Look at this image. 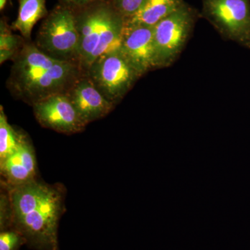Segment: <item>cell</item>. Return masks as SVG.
Returning <instances> with one entry per match:
<instances>
[{"instance_id": "cell-9", "label": "cell", "mask_w": 250, "mask_h": 250, "mask_svg": "<svg viewBox=\"0 0 250 250\" xmlns=\"http://www.w3.org/2000/svg\"><path fill=\"white\" fill-rule=\"evenodd\" d=\"M120 49L143 76L157 68L153 27L125 22Z\"/></svg>"}, {"instance_id": "cell-16", "label": "cell", "mask_w": 250, "mask_h": 250, "mask_svg": "<svg viewBox=\"0 0 250 250\" xmlns=\"http://www.w3.org/2000/svg\"><path fill=\"white\" fill-rule=\"evenodd\" d=\"M147 0H111L115 9L127 19L134 16Z\"/></svg>"}, {"instance_id": "cell-13", "label": "cell", "mask_w": 250, "mask_h": 250, "mask_svg": "<svg viewBox=\"0 0 250 250\" xmlns=\"http://www.w3.org/2000/svg\"><path fill=\"white\" fill-rule=\"evenodd\" d=\"M47 16L45 0H19L18 17L13 28L19 31L24 39L30 40L36 23Z\"/></svg>"}, {"instance_id": "cell-12", "label": "cell", "mask_w": 250, "mask_h": 250, "mask_svg": "<svg viewBox=\"0 0 250 250\" xmlns=\"http://www.w3.org/2000/svg\"><path fill=\"white\" fill-rule=\"evenodd\" d=\"M184 1V0H147L134 16L125 20V22L154 27L174 12Z\"/></svg>"}, {"instance_id": "cell-5", "label": "cell", "mask_w": 250, "mask_h": 250, "mask_svg": "<svg viewBox=\"0 0 250 250\" xmlns=\"http://www.w3.org/2000/svg\"><path fill=\"white\" fill-rule=\"evenodd\" d=\"M200 13L187 2L156 24L154 29L156 66H170L178 59L191 35Z\"/></svg>"}, {"instance_id": "cell-18", "label": "cell", "mask_w": 250, "mask_h": 250, "mask_svg": "<svg viewBox=\"0 0 250 250\" xmlns=\"http://www.w3.org/2000/svg\"><path fill=\"white\" fill-rule=\"evenodd\" d=\"M60 4L67 6L72 10L80 9L88 5L98 2V1H107L111 0H59Z\"/></svg>"}, {"instance_id": "cell-14", "label": "cell", "mask_w": 250, "mask_h": 250, "mask_svg": "<svg viewBox=\"0 0 250 250\" xmlns=\"http://www.w3.org/2000/svg\"><path fill=\"white\" fill-rule=\"evenodd\" d=\"M22 133L9 124L2 106L0 107V162L14 152L21 142Z\"/></svg>"}, {"instance_id": "cell-4", "label": "cell", "mask_w": 250, "mask_h": 250, "mask_svg": "<svg viewBox=\"0 0 250 250\" xmlns=\"http://www.w3.org/2000/svg\"><path fill=\"white\" fill-rule=\"evenodd\" d=\"M36 45L52 58L79 64L80 37L73 10L56 6L41 24Z\"/></svg>"}, {"instance_id": "cell-3", "label": "cell", "mask_w": 250, "mask_h": 250, "mask_svg": "<svg viewBox=\"0 0 250 250\" xmlns=\"http://www.w3.org/2000/svg\"><path fill=\"white\" fill-rule=\"evenodd\" d=\"M80 37L79 64L83 71L105 54L120 49L125 19L111 1L73 10Z\"/></svg>"}, {"instance_id": "cell-8", "label": "cell", "mask_w": 250, "mask_h": 250, "mask_svg": "<svg viewBox=\"0 0 250 250\" xmlns=\"http://www.w3.org/2000/svg\"><path fill=\"white\" fill-rule=\"evenodd\" d=\"M41 126L65 134L82 132L86 125L74 107L66 94H58L32 105Z\"/></svg>"}, {"instance_id": "cell-7", "label": "cell", "mask_w": 250, "mask_h": 250, "mask_svg": "<svg viewBox=\"0 0 250 250\" xmlns=\"http://www.w3.org/2000/svg\"><path fill=\"white\" fill-rule=\"evenodd\" d=\"M200 16L227 41L250 49V0H201Z\"/></svg>"}, {"instance_id": "cell-19", "label": "cell", "mask_w": 250, "mask_h": 250, "mask_svg": "<svg viewBox=\"0 0 250 250\" xmlns=\"http://www.w3.org/2000/svg\"><path fill=\"white\" fill-rule=\"evenodd\" d=\"M16 53L17 52H14V51L0 50V62L2 64L3 62L9 60V59H14Z\"/></svg>"}, {"instance_id": "cell-11", "label": "cell", "mask_w": 250, "mask_h": 250, "mask_svg": "<svg viewBox=\"0 0 250 250\" xmlns=\"http://www.w3.org/2000/svg\"><path fill=\"white\" fill-rule=\"evenodd\" d=\"M0 169L6 188L19 187L36 180L35 152L25 135L23 134L14 152L0 162Z\"/></svg>"}, {"instance_id": "cell-20", "label": "cell", "mask_w": 250, "mask_h": 250, "mask_svg": "<svg viewBox=\"0 0 250 250\" xmlns=\"http://www.w3.org/2000/svg\"><path fill=\"white\" fill-rule=\"evenodd\" d=\"M6 4V0H0V9H1V11L4 9Z\"/></svg>"}, {"instance_id": "cell-6", "label": "cell", "mask_w": 250, "mask_h": 250, "mask_svg": "<svg viewBox=\"0 0 250 250\" xmlns=\"http://www.w3.org/2000/svg\"><path fill=\"white\" fill-rule=\"evenodd\" d=\"M86 75L108 101L116 105L143 77L121 49L100 57Z\"/></svg>"}, {"instance_id": "cell-2", "label": "cell", "mask_w": 250, "mask_h": 250, "mask_svg": "<svg viewBox=\"0 0 250 250\" xmlns=\"http://www.w3.org/2000/svg\"><path fill=\"white\" fill-rule=\"evenodd\" d=\"M12 60L8 88L16 98L31 106L52 95L66 93L85 74L76 62L52 58L29 41Z\"/></svg>"}, {"instance_id": "cell-1", "label": "cell", "mask_w": 250, "mask_h": 250, "mask_svg": "<svg viewBox=\"0 0 250 250\" xmlns=\"http://www.w3.org/2000/svg\"><path fill=\"white\" fill-rule=\"evenodd\" d=\"M15 230L40 250H58L57 229L65 210L63 189L33 181L7 188Z\"/></svg>"}, {"instance_id": "cell-10", "label": "cell", "mask_w": 250, "mask_h": 250, "mask_svg": "<svg viewBox=\"0 0 250 250\" xmlns=\"http://www.w3.org/2000/svg\"><path fill=\"white\" fill-rule=\"evenodd\" d=\"M65 94L86 125L107 116L115 106L99 91L86 74L80 77Z\"/></svg>"}, {"instance_id": "cell-17", "label": "cell", "mask_w": 250, "mask_h": 250, "mask_svg": "<svg viewBox=\"0 0 250 250\" xmlns=\"http://www.w3.org/2000/svg\"><path fill=\"white\" fill-rule=\"evenodd\" d=\"M24 241L22 235L16 230L3 231L0 234V250H15Z\"/></svg>"}, {"instance_id": "cell-15", "label": "cell", "mask_w": 250, "mask_h": 250, "mask_svg": "<svg viewBox=\"0 0 250 250\" xmlns=\"http://www.w3.org/2000/svg\"><path fill=\"white\" fill-rule=\"evenodd\" d=\"M0 27V50L18 52L26 42V39L12 34L8 28L7 24L2 20L1 21Z\"/></svg>"}]
</instances>
